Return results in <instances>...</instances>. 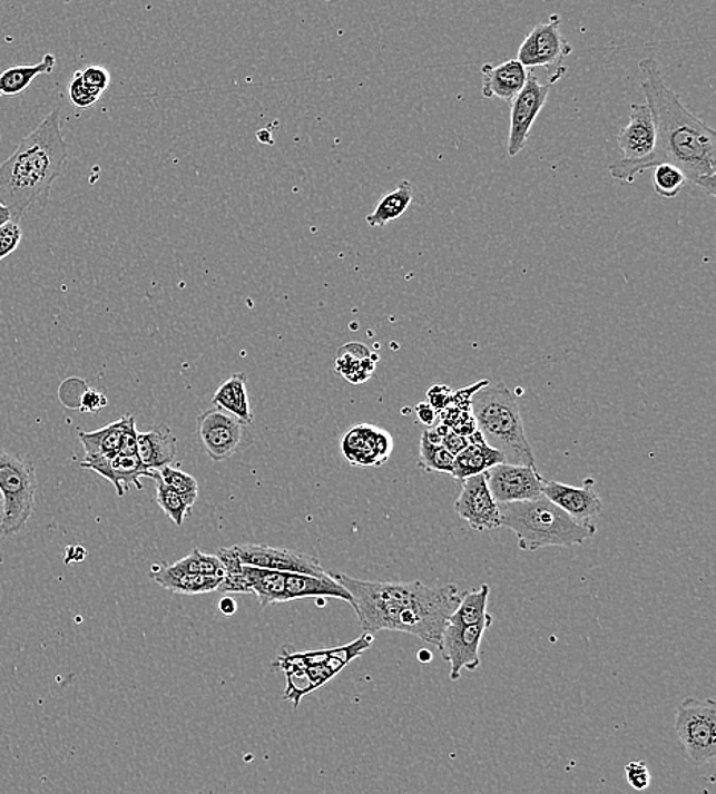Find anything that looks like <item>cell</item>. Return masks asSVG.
I'll list each match as a JSON object with an SVG mask.
<instances>
[{
    "label": "cell",
    "instance_id": "21",
    "mask_svg": "<svg viewBox=\"0 0 716 794\" xmlns=\"http://www.w3.org/2000/svg\"><path fill=\"white\" fill-rule=\"evenodd\" d=\"M138 457L147 471L170 467L176 459V438L166 423L155 425L146 433H138Z\"/></svg>",
    "mask_w": 716,
    "mask_h": 794
},
{
    "label": "cell",
    "instance_id": "4",
    "mask_svg": "<svg viewBox=\"0 0 716 794\" xmlns=\"http://www.w3.org/2000/svg\"><path fill=\"white\" fill-rule=\"evenodd\" d=\"M500 506L501 528L517 535L521 550L537 551L545 547H571L591 540L598 529L591 521H578L549 498Z\"/></svg>",
    "mask_w": 716,
    "mask_h": 794
},
{
    "label": "cell",
    "instance_id": "5",
    "mask_svg": "<svg viewBox=\"0 0 716 794\" xmlns=\"http://www.w3.org/2000/svg\"><path fill=\"white\" fill-rule=\"evenodd\" d=\"M471 411L484 442L503 454L506 463L537 468L520 405L503 382L480 389L471 399Z\"/></svg>",
    "mask_w": 716,
    "mask_h": 794
},
{
    "label": "cell",
    "instance_id": "35",
    "mask_svg": "<svg viewBox=\"0 0 716 794\" xmlns=\"http://www.w3.org/2000/svg\"><path fill=\"white\" fill-rule=\"evenodd\" d=\"M687 184L685 173L670 164H660L653 168V187L664 199H674L680 195Z\"/></svg>",
    "mask_w": 716,
    "mask_h": 794
},
{
    "label": "cell",
    "instance_id": "34",
    "mask_svg": "<svg viewBox=\"0 0 716 794\" xmlns=\"http://www.w3.org/2000/svg\"><path fill=\"white\" fill-rule=\"evenodd\" d=\"M156 481V503L163 509L168 518L176 526H183L185 518L190 516L192 508L195 503L190 500L180 496V493L173 491V489L166 487V484L160 483L159 480Z\"/></svg>",
    "mask_w": 716,
    "mask_h": 794
},
{
    "label": "cell",
    "instance_id": "8",
    "mask_svg": "<svg viewBox=\"0 0 716 794\" xmlns=\"http://www.w3.org/2000/svg\"><path fill=\"white\" fill-rule=\"evenodd\" d=\"M571 45L563 39L561 18L551 14L545 22L538 23L518 49L517 60L529 71L546 68L549 71V85L553 86L567 72L563 60L570 56Z\"/></svg>",
    "mask_w": 716,
    "mask_h": 794
},
{
    "label": "cell",
    "instance_id": "42",
    "mask_svg": "<svg viewBox=\"0 0 716 794\" xmlns=\"http://www.w3.org/2000/svg\"><path fill=\"white\" fill-rule=\"evenodd\" d=\"M452 390L447 385H435L428 392V403L438 411L442 413L447 406L451 405Z\"/></svg>",
    "mask_w": 716,
    "mask_h": 794
},
{
    "label": "cell",
    "instance_id": "14",
    "mask_svg": "<svg viewBox=\"0 0 716 794\" xmlns=\"http://www.w3.org/2000/svg\"><path fill=\"white\" fill-rule=\"evenodd\" d=\"M489 491L498 504L520 503L542 496L545 479L537 468L501 463L484 472Z\"/></svg>",
    "mask_w": 716,
    "mask_h": 794
},
{
    "label": "cell",
    "instance_id": "20",
    "mask_svg": "<svg viewBox=\"0 0 716 794\" xmlns=\"http://www.w3.org/2000/svg\"><path fill=\"white\" fill-rule=\"evenodd\" d=\"M81 468L97 472L102 479L109 480L117 489L118 497L126 496L131 484L143 489L141 477L150 479L151 471L143 467L138 455L117 454L112 459L92 460V462H81Z\"/></svg>",
    "mask_w": 716,
    "mask_h": 794
},
{
    "label": "cell",
    "instance_id": "24",
    "mask_svg": "<svg viewBox=\"0 0 716 794\" xmlns=\"http://www.w3.org/2000/svg\"><path fill=\"white\" fill-rule=\"evenodd\" d=\"M242 576L245 594L257 596L263 610L269 605L286 602V574L243 566Z\"/></svg>",
    "mask_w": 716,
    "mask_h": 794
},
{
    "label": "cell",
    "instance_id": "29",
    "mask_svg": "<svg viewBox=\"0 0 716 794\" xmlns=\"http://www.w3.org/2000/svg\"><path fill=\"white\" fill-rule=\"evenodd\" d=\"M376 360L364 345L350 344L337 353L336 370L352 384H362L372 376Z\"/></svg>",
    "mask_w": 716,
    "mask_h": 794
},
{
    "label": "cell",
    "instance_id": "41",
    "mask_svg": "<svg viewBox=\"0 0 716 794\" xmlns=\"http://www.w3.org/2000/svg\"><path fill=\"white\" fill-rule=\"evenodd\" d=\"M138 431L135 425V418L130 414L127 422L125 434H122L121 447L118 454L121 455H138Z\"/></svg>",
    "mask_w": 716,
    "mask_h": 794
},
{
    "label": "cell",
    "instance_id": "44",
    "mask_svg": "<svg viewBox=\"0 0 716 794\" xmlns=\"http://www.w3.org/2000/svg\"><path fill=\"white\" fill-rule=\"evenodd\" d=\"M442 447L447 448L448 452L457 457L460 452H463L469 447V440L462 438V435L455 434L454 431H450L444 435L442 440Z\"/></svg>",
    "mask_w": 716,
    "mask_h": 794
},
{
    "label": "cell",
    "instance_id": "19",
    "mask_svg": "<svg viewBox=\"0 0 716 794\" xmlns=\"http://www.w3.org/2000/svg\"><path fill=\"white\" fill-rule=\"evenodd\" d=\"M529 73L517 59L503 61L501 65L481 66V94L489 100L498 98L510 105L524 88Z\"/></svg>",
    "mask_w": 716,
    "mask_h": 794
},
{
    "label": "cell",
    "instance_id": "36",
    "mask_svg": "<svg viewBox=\"0 0 716 794\" xmlns=\"http://www.w3.org/2000/svg\"><path fill=\"white\" fill-rule=\"evenodd\" d=\"M150 479L159 480L160 483L180 493V496L190 500L192 503H196L199 484H197L195 477L187 474V472L173 467H164L159 469V471H151Z\"/></svg>",
    "mask_w": 716,
    "mask_h": 794
},
{
    "label": "cell",
    "instance_id": "43",
    "mask_svg": "<svg viewBox=\"0 0 716 794\" xmlns=\"http://www.w3.org/2000/svg\"><path fill=\"white\" fill-rule=\"evenodd\" d=\"M107 405V399L105 394L97 392V390H88L81 399L80 410L85 413H98L101 409Z\"/></svg>",
    "mask_w": 716,
    "mask_h": 794
},
{
    "label": "cell",
    "instance_id": "17",
    "mask_svg": "<svg viewBox=\"0 0 716 794\" xmlns=\"http://www.w3.org/2000/svg\"><path fill=\"white\" fill-rule=\"evenodd\" d=\"M624 158L627 160H639L651 155L656 146V127H654L653 115L649 107L634 102L629 122L624 127L617 138Z\"/></svg>",
    "mask_w": 716,
    "mask_h": 794
},
{
    "label": "cell",
    "instance_id": "50",
    "mask_svg": "<svg viewBox=\"0 0 716 794\" xmlns=\"http://www.w3.org/2000/svg\"><path fill=\"white\" fill-rule=\"evenodd\" d=\"M192 794H205V793L199 792V793H192Z\"/></svg>",
    "mask_w": 716,
    "mask_h": 794
},
{
    "label": "cell",
    "instance_id": "9",
    "mask_svg": "<svg viewBox=\"0 0 716 794\" xmlns=\"http://www.w3.org/2000/svg\"><path fill=\"white\" fill-rule=\"evenodd\" d=\"M373 635L364 633L360 639L352 641V644L333 648L331 657L324 664L283 670L287 678V689L283 698L291 699L294 703V707H298L304 695L314 693L315 689L326 685L350 661L355 660V658L362 656V653L367 651L370 646L373 645Z\"/></svg>",
    "mask_w": 716,
    "mask_h": 794
},
{
    "label": "cell",
    "instance_id": "28",
    "mask_svg": "<svg viewBox=\"0 0 716 794\" xmlns=\"http://www.w3.org/2000/svg\"><path fill=\"white\" fill-rule=\"evenodd\" d=\"M56 68V57L47 53L37 65L12 66L0 73V98L18 97L30 88L37 77L51 73Z\"/></svg>",
    "mask_w": 716,
    "mask_h": 794
},
{
    "label": "cell",
    "instance_id": "13",
    "mask_svg": "<svg viewBox=\"0 0 716 794\" xmlns=\"http://www.w3.org/2000/svg\"><path fill=\"white\" fill-rule=\"evenodd\" d=\"M233 550L236 551L243 566L282 571V574L318 576V578L331 576L321 566L320 559L303 553V551L275 549V547L265 545H238L233 546Z\"/></svg>",
    "mask_w": 716,
    "mask_h": 794
},
{
    "label": "cell",
    "instance_id": "22",
    "mask_svg": "<svg viewBox=\"0 0 716 794\" xmlns=\"http://www.w3.org/2000/svg\"><path fill=\"white\" fill-rule=\"evenodd\" d=\"M469 447L463 452H460L454 460V472L452 477L455 480L462 481L471 479V477L484 474L489 469L497 464L506 463L503 454L492 450L484 442L483 435L477 430L474 434L469 435Z\"/></svg>",
    "mask_w": 716,
    "mask_h": 794
},
{
    "label": "cell",
    "instance_id": "27",
    "mask_svg": "<svg viewBox=\"0 0 716 794\" xmlns=\"http://www.w3.org/2000/svg\"><path fill=\"white\" fill-rule=\"evenodd\" d=\"M213 403L217 409L236 415L246 425L253 423L248 390H246V374L236 373L229 380H226L214 393Z\"/></svg>",
    "mask_w": 716,
    "mask_h": 794
},
{
    "label": "cell",
    "instance_id": "1",
    "mask_svg": "<svg viewBox=\"0 0 716 794\" xmlns=\"http://www.w3.org/2000/svg\"><path fill=\"white\" fill-rule=\"evenodd\" d=\"M644 80L641 90L646 106L656 127V146L651 155L639 160L616 159L610 164V175L621 183L632 184L640 173L653 170L660 164H670L685 173L687 184H693L707 196L716 195V134L685 106L675 90L665 84L657 61L645 59L639 63Z\"/></svg>",
    "mask_w": 716,
    "mask_h": 794
},
{
    "label": "cell",
    "instance_id": "10",
    "mask_svg": "<svg viewBox=\"0 0 716 794\" xmlns=\"http://www.w3.org/2000/svg\"><path fill=\"white\" fill-rule=\"evenodd\" d=\"M248 427L236 415L226 413L217 406L197 415L200 445L214 462H224L248 448V440L253 439Z\"/></svg>",
    "mask_w": 716,
    "mask_h": 794
},
{
    "label": "cell",
    "instance_id": "23",
    "mask_svg": "<svg viewBox=\"0 0 716 794\" xmlns=\"http://www.w3.org/2000/svg\"><path fill=\"white\" fill-rule=\"evenodd\" d=\"M285 596L286 602L308 598H333L352 604V596L332 576L318 578V576L286 574Z\"/></svg>",
    "mask_w": 716,
    "mask_h": 794
},
{
    "label": "cell",
    "instance_id": "15",
    "mask_svg": "<svg viewBox=\"0 0 716 794\" xmlns=\"http://www.w3.org/2000/svg\"><path fill=\"white\" fill-rule=\"evenodd\" d=\"M455 512L477 532L501 528L500 506L489 491L484 474L462 481Z\"/></svg>",
    "mask_w": 716,
    "mask_h": 794
},
{
    "label": "cell",
    "instance_id": "30",
    "mask_svg": "<svg viewBox=\"0 0 716 794\" xmlns=\"http://www.w3.org/2000/svg\"><path fill=\"white\" fill-rule=\"evenodd\" d=\"M413 202V185L409 180H402L396 190L386 193L376 205L374 212L367 216V224L373 228H381L401 219Z\"/></svg>",
    "mask_w": 716,
    "mask_h": 794
},
{
    "label": "cell",
    "instance_id": "46",
    "mask_svg": "<svg viewBox=\"0 0 716 794\" xmlns=\"http://www.w3.org/2000/svg\"><path fill=\"white\" fill-rule=\"evenodd\" d=\"M219 610L222 611V615H224V616L236 615V611H237L236 600H234L232 598L220 599Z\"/></svg>",
    "mask_w": 716,
    "mask_h": 794
},
{
    "label": "cell",
    "instance_id": "16",
    "mask_svg": "<svg viewBox=\"0 0 716 794\" xmlns=\"http://www.w3.org/2000/svg\"><path fill=\"white\" fill-rule=\"evenodd\" d=\"M393 447L390 433L373 425L353 427L341 440V451L353 467H382Z\"/></svg>",
    "mask_w": 716,
    "mask_h": 794
},
{
    "label": "cell",
    "instance_id": "39",
    "mask_svg": "<svg viewBox=\"0 0 716 794\" xmlns=\"http://www.w3.org/2000/svg\"><path fill=\"white\" fill-rule=\"evenodd\" d=\"M625 775H627L628 784L634 790H639V792H644L651 784V773H649L648 765L644 761H632V763L627 764Z\"/></svg>",
    "mask_w": 716,
    "mask_h": 794
},
{
    "label": "cell",
    "instance_id": "2",
    "mask_svg": "<svg viewBox=\"0 0 716 794\" xmlns=\"http://www.w3.org/2000/svg\"><path fill=\"white\" fill-rule=\"evenodd\" d=\"M352 596V607L362 631H399L419 637L439 648L444 627L454 615L464 591L455 584L430 587L423 582L361 581L331 574Z\"/></svg>",
    "mask_w": 716,
    "mask_h": 794
},
{
    "label": "cell",
    "instance_id": "6",
    "mask_svg": "<svg viewBox=\"0 0 716 794\" xmlns=\"http://www.w3.org/2000/svg\"><path fill=\"white\" fill-rule=\"evenodd\" d=\"M0 492L6 500L0 538L18 535L27 528L36 509L35 464L22 455L0 450Z\"/></svg>",
    "mask_w": 716,
    "mask_h": 794
},
{
    "label": "cell",
    "instance_id": "31",
    "mask_svg": "<svg viewBox=\"0 0 716 794\" xmlns=\"http://www.w3.org/2000/svg\"><path fill=\"white\" fill-rule=\"evenodd\" d=\"M488 584H483V586L480 587V590L464 591L459 607H457L454 615L450 617L448 624L462 625V627H467V625L480 623V620L488 615V612H485V608H488Z\"/></svg>",
    "mask_w": 716,
    "mask_h": 794
},
{
    "label": "cell",
    "instance_id": "7",
    "mask_svg": "<svg viewBox=\"0 0 716 794\" xmlns=\"http://www.w3.org/2000/svg\"><path fill=\"white\" fill-rule=\"evenodd\" d=\"M675 734L687 763L709 764L716 758V702L687 697L675 712Z\"/></svg>",
    "mask_w": 716,
    "mask_h": 794
},
{
    "label": "cell",
    "instance_id": "38",
    "mask_svg": "<svg viewBox=\"0 0 716 794\" xmlns=\"http://www.w3.org/2000/svg\"><path fill=\"white\" fill-rule=\"evenodd\" d=\"M22 237L23 232L18 222L8 220L0 226V262L19 248Z\"/></svg>",
    "mask_w": 716,
    "mask_h": 794
},
{
    "label": "cell",
    "instance_id": "12",
    "mask_svg": "<svg viewBox=\"0 0 716 794\" xmlns=\"http://www.w3.org/2000/svg\"><path fill=\"white\" fill-rule=\"evenodd\" d=\"M551 86L541 84L533 72L529 73L527 84L518 94L516 100L510 102V130L508 139V155L516 158L524 150L529 141L530 129L541 114L542 107L549 100Z\"/></svg>",
    "mask_w": 716,
    "mask_h": 794
},
{
    "label": "cell",
    "instance_id": "25",
    "mask_svg": "<svg viewBox=\"0 0 716 794\" xmlns=\"http://www.w3.org/2000/svg\"><path fill=\"white\" fill-rule=\"evenodd\" d=\"M150 576L156 584L171 594L185 596L212 594L219 590L222 582V578L183 574V571L171 570L168 566L155 567Z\"/></svg>",
    "mask_w": 716,
    "mask_h": 794
},
{
    "label": "cell",
    "instance_id": "45",
    "mask_svg": "<svg viewBox=\"0 0 716 794\" xmlns=\"http://www.w3.org/2000/svg\"><path fill=\"white\" fill-rule=\"evenodd\" d=\"M415 413H418L419 421L423 423V425L428 428H432L435 425V422L439 421V413L428 402H421L419 403L418 406H415Z\"/></svg>",
    "mask_w": 716,
    "mask_h": 794
},
{
    "label": "cell",
    "instance_id": "48",
    "mask_svg": "<svg viewBox=\"0 0 716 794\" xmlns=\"http://www.w3.org/2000/svg\"><path fill=\"white\" fill-rule=\"evenodd\" d=\"M419 661H422V664H428V661H431L432 654L428 651V649H422L421 653H419Z\"/></svg>",
    "mask_w": 716,
    "mask_h": 794
},
{
    "label": "cell",
    "instance_id": "33",
    "mask_svg": "<svg viewBox=\"0 0 716 794\" xmlns=\"http://www.w3.org/2000/svg\"><path fill=\"white\" fill-rule=\"evenodd\" d=\"M455 457L448 452L447 448L435 445L428 440L425 433L421 439V454H419V467L426 472H440V474H450L454 472Z\"/></svg>",
    "mask_w": 716,
    "mask_h": 794
},
{
    "label": "cell",
    "instance_id": "37",
    "mask_svg": "<svg viewBox=\"0 0 716 794\" xmlns=\"http://www.w3.org/2000/svg\"><path fill=\"white\" fill-rule=\"evenodd\" d=\"M101 96L102 92L100 90L90 88L88 84H85L81 71L73 73L71 84H69V100L73 106L78 107V109H88V107L96 105Z\"/></svg>",
    "mask_w": 716,
    "mask_h": 794
},
{
    "label": "cell",
    "instance_id": "26",
    "mask_svg": "<svg viewBox=\"0 0 716 794\" xmlns=\"http://www.w3.org/2000/svg\"><path fill=\"white\" fill-rule=\"evenodd\" d=\"M129 418L130 414H125L119 421L110 423V425L101 428V430L92 431V433H80L81 445H84L86 452L85 462L112 459V457L117 455Z\"/></svg>",
    "mask_w": 716,
    "mask_h": 794
},
{
    "label": "cell",
    "instance_id": "40",
    "mask_svg": "<svg viewBox=\"0 0 716 794\" xmlns=\"http://www.w3.org/2000/svg\"><path fill=\"white\" fill-rule=\"evenodd\" d=\"M81 77H84L85 84H88L90 88L100 90V92H105L109 88V72L101 66H89L85 71H81Z\"/></svg>",
    "mask_w": 716,
    "mask_h": 794
},
{
    "label": "cell",
    "instance_id": "32",
    "mask_svg": "<svg viewBox=\"0 0 716 794\" xmlns=\"http://www.w3.org/2000/svg\"><path fill=\"white\" fill-rule=\"evenodd\" d=\"M171 570L183 571V574L213 576V578H224L225 569L217 555L202 553L199 549H193L190 555L170 563Z\"/></svg>",
    "mask_w": 716,
    "mask_h": 794
},
{
    "label": "cell",
    "instance_id": "49",
    "mask_svg": "<svg viewBox=\"0 0 716 794\" xmlns=\"http://www.w3.org/2000/svg\"><path fill=\"white\" fill-rule=\"evenodd\" d=\"M3 516H6V500H3L2 492H0V525H2Z\"/></svg>",
    "mask_w": 716,
    "mask_h": 794
},
{
    "label": "cell",
    "instance_id": "47",
    "mask_svg": "<svg viewBox=\"0 0 716 794\" xmlns=\"http://www.w3.org/2000/svg\"><path fill=\"white\" fill-rule=\"evenodd\" d=\"M8 220H11V214L6 207H2V205H0V226L7 224Z\"/></svg>",
    "mask_w": 716,
    "mask_h": 794
},
{
    "label": "cell",
    "instance_id": "11",
    "mask_svg": "<svg viewBox=\"0 0 716 794\" xmlns=\"http://www.w3.org/2000/svg\"><path fill=\"white\" fill-rule=\"evenodd\" d=\"M493 623V617L485 615L480 623L474 625H451L444 627L442 641L439 651L444 661L451 665L450 678L459 682L462 678V670L471 673L480 668V645L484 633Z\"/></svg>",
    "mask_w": 716,
    "mask_h": 794
},
{
    "label": "cell",
    "instance_id": "3",
    "mask_svg": "<svg viewBox=\"0 0 716 794\" xmlns=\"http://www.w3.org/2000/svg\"><path fill=\"white\" fill-rule=\"evenodd\" d=\"M68 156L60 109H53L0 164V205L10 212L11 220L19 224L32 208L47 207Z\"/></svg>",
    "mask_w": 716,
    "mask_h": 794
},
{
    "label": "cell",
    "instance_id": "18",
    "mask_svg": "<svg viewBox=\"0 0 716 794\" xmlns=\"http://www.w3.org/2000/svg\"><path fill=\"white\" fill-rule=\"evenodd\" d=\"M542 496L578 521H590L602 510V501L591 487H569L559 481H545Z\"/></svg>",
    "mask_w": 716,
    "mask_h": 794
}]
</instances>
